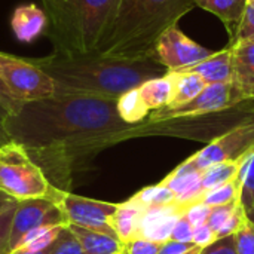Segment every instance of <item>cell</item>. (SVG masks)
I'll use <instances>...</instances> for the list:
<instances>
[{"mask_svg":"<svg viewBox=\"0 0 254 254\" xmlns=\"http://www.w3.org/2000/svg\"><path fill=\"white\" fill-rule=\"evenodd\" d=\"M6 131L28 156L57 182L67 185L74 161L112 144L152 135L146 119L127 124L118 112V100L88 94H55L24 103L9 115Z\"/></svg>","mask_w":254,"mask_h":254,"instance_id":"obj_1","label":"cell"},{"mask_svg":"<svg viewBox=\"0 0 254 254\" xmlns=\"http://www.w3.org/2000/svg\"><path fill=\"white\" fill-rule=\"evenodd\" d=\"M55 85V94H88L118 100L168 70L155 58H115L97 52L58 54L33 60Z\"/></svg>","mask_w":254,"mask_h":254,"instance_id":"obj_2","label":"cell"},{"mask_svg":"<svg viewBox=\"0 0 254 254\" xmlns=\"http://www.w3.org/2000/svg\"><path fill=\"white\" fill-rule=\"evenodd\" d=\"M196 6L195 0H121L95 52L115 58L155 57L159 37Z\"/></svg>","mask_w":254,"mask_h":254,"instance_id":"obj_3","label":"cell"},{"mask_svg":"<svg viewBox=\"0 0 254 254\" xmlns=\"http://www.w3.org/2000/svg\"><path fill=\"white\" fill-rule=\"evenodd\" d=\"M49 19L46 34L58 54L95 52L121 0H43Z\"/></svg>","mask_w":254,"mask_h":254,"instance_id":"obj_4","label":"cell"},{"mask_svg":"<svg viewBox=\"0 0 254 254\" xmlns=\"http://www.w3.org/2000/svg\"><path fill=\"white\" fill-rule=\"evenodd\" d=\"M58 190L21 144L10 141L0 147V192L16 202L39 198L54 202Z\"/></svg>","mask_w":254,"mask_h":254,"instance_id":"obj_5","label":"cell"},{"mask_svg":"<svg viewBox=\"0 0 254 254\" xmlns=\"http://www.w3.org/2000/svg\"><path fill=\"white\" fill-rule=\"evenodd\" d=\"M0 79L21 103L55 95L54 80L33 60L0 52Z\"/></svg>","mask_w":254,"mask_h":254,"instance_id":"obj_6","label":"cell"},{"mask_svg":"<svg viewBox=\"0 0 254 254\" xmlns=\"http://www.w3.org/2000/svg\"><path fill=\"white\" fill-rule=\"evenodd\" d=\"M253 97L237 82L228 83H211L204 88V91L192 101L176 109H159L150 112L147 121L161 122L177 118H192L201 115H210L232 109L241 103L252 101Z\"/></svg>","mask_w":254,"mask_h":254,"instance_id":"obj_7","label":"cell"},{"mask_svg":"<svg viewBox=\"0 0 254 254\" xmlns=\"http://www.w3.org/2000/svg\"><path fill=\"white\" fill-rule=\"evenodd\" d=\"M254 150V119H249L214 137L205 147L188 158L182 165L204 171L220 162L237 161Z\"/></svg>","mask_w":254,"mask_h":254,"instance_id":"obj_8","label":"cell"},{"mask_svg":"<svg viewBox=\"0 0 254 254\" xmlns=\"http://www.w3.org/2000/svg\"><path fill=\"white\" fill-rule=\"evenodd\" d=\"M54 202L63 210L68 225H76L118 238L115 229L112 228V217L118 210V204L82 198L63 189L58 190Z\"/></svg>","mask_w":254,"mask_h":254,"instance_id":"obj_9","label":"cell"},{"mask_svg":"<svg viewBox=\"0 0 254 254\" xmlns=\"http://www.w3.org/2000/svg\"><path fill=\"white\" fill-rule=\"evenodd\" d=\"M68 220L63 210L46 198L19 201L13 214L10 238H9V253H12L19 240L30 231L43 226H67Z\"/></svg>","mask_w":254,"mask_h":254,"instance_id":"obj_10","label":"cell"},{"mask_svg":"<svg viewBox=\"0 0 254 254\" xmlns=\"http://www.w3.org/2000/svg\"><path fill=\"white\" fill-rule=\"evenodd\" d=\"M214 52L216 51H210L188 37L177 25H173L164 31L155 46V58L168 71H177L190 67L211 57Z\"/></svg>","mask_w":254,"mask_h":254,"instance_id":"obj_11","label":"cell"},{"mask_svg":"<svg viewBox=\"0 0 254 254\" xmlns=\"http://www.w3.org/2000/svg\"><path fill=\"white\" fill-rule=\"evenodd\" d=\"M183 213L185 208L177 202L162 207L143 208L137 237L161 244L170 241L173 229Z\"/></svg>","mask_w":254,"mask_h":254,"instance_id":"obj_12","label":"cell"},{"mask_svg":"<svg viewBox=\"0 0 254 254\" xmlns=\"http://www.w3.org/2000/svg\"><path fill=\"white\" fill-rule=\"evenodd\" d=\"M201 176L202 171L192 170L180 164L161 182V185L168 188L176 195V202L186 210L189 205L198 202L204 193L201 188Z\"/></svg>","mask_w":254,"mask_h":254,"instance_id":"obj_13","label":"cell"},{"mask_svg":"<svg viewBox=\"0 0 254 254\" xmlns=\"http://www.w3.org/2000/svg\"><path fill=\"white\" fill-rule=\"evenodd\" d=\"M48 15L34 3L19 4L10 18V27L19 42L31 43L48 30Z\"/></svg>","mask_w":254,"mask_h":254,"instance_id":"obj_14","label":"cell"},{"mask_svg":"<svg viewBox=\"0 0 254 254\" xmlns=\"http://www.w3.org/2000/svg\"><path fill=\"white\" fill-rule=\"evenodd\" d=\"M177 71H190L199 74L207 85L211 83H228L234 82V65H232V51L226 46L222 51H216L211 57Z\"/></svg>","mask_w":254,"mask_h":254,"instance_id":"obj_15","label":"cell"},{"mask_svg":"<svg viewBox=\"0 0 254 254\" xmlns=\"http://www.w3.org/2000/svg\"><path fill=\"white\" fill-rule=\"evenodd\" d=\"M231 51L234 65V82L243 86L254 98V42H240L237 45H232Z\"/></svg>","mask_w":254,"mask_h":254,"instance_id":"obj_16","label":"cell"},{"mask_svg":"<svg viewBox=\"0 0 254 254\" xmlns=\"http://www.w3.org/2000/svg\"><path fill=\"white\" fill-rule=\"evenodd\" d=\"M173 77V95L165 109H176L195 100L207 86V82L196 73L168 71Z\"/></svg>","mask_w":254,"mask_h":254,"instance_id":"obj_17","label":"cell"},{"mask_svg":"<svg viewBox=\"0 0 254 254\" xmlns=\"http://www.w3.org/2000/svg\"><path fill=\"white\" fill-rule=\"evenodd\" d=\"M195 3L198 7L216 15L225 24L231 39L244 16L247 0H195Z\"/></svg>","mask_w":254,"mask_h":254,"instance_id":"obj_18","label":"cell"},{"mask_svg":"<svg viewBox=\"0 0 254 254\" xmlns=\"http://www.w3.org/2000/svg\"><path fill=\"white\" fill-rule=\"evenodd\" d=\"M68 228L79 240L85 254H121L124 252V244L118 238L76 225H68Z\"/></svg>","mask_w":254,"mask_h":254,"instance_id":"obj_19","label":"cell"},{"mask_svg":"<svg viewBox=\"0 0 254 254\" xmlns=\"http://www.w3.org/2000/svg\"><path fill=\"white\" fill-rule=\"evenodd\" d=\"M141 214L143 208L132 199H128L124 204H118V210L112 217V228L115 229L122 244H127L137 237Z\"/></svg>","mask_w":254,"mask_h":254,"instance_id":"obj_20","label":"cell"},{"mask_svg":"<svg viewBox=\"0 0 254 254\" xmlns=\"http://www.w3.org/2000/svg\"><path fill=\"white\" fill-rule=\"evenodd\" d=\"M140 95L150 112L164 109L170 104L173 95V77L167 71L164 76L146 80L138 86Z\"/></svg>","mask_w":254,"mask_h":254,"instance_id":"obj_21","label":"cell"},{"mask_svg":"<svg viewBox=\"0 0 254 254\" xmlns=\"http://www.w3.org/2000/svg\"><path fill=\"white\" fill-rule=\"evenodd\" d=\"M246 156H243L241 159H237V161L220 162V164H216V165L208 167L207 170H204L202 171V176H201V188H202V192L205 193L208 190H213V189H216L219 186H223L226 183H231V182L237 180Z\"/></svg>","mask_w":254,"mask_h":254,"instance_id":"obj_22","label":"cell"},{"mask_svg":"<svg viewBox=\"0 0 254 254\" xmlns=\"http://www.w3.org/2000/svg\"><path fill=\"white\" fill-rule=\"evenodd\" d=\"M118 112L119 116L127 124H132V125L144 122L150 115V110L146 107L138 88L127 91L118 98Z\"/></svg>","mask_w":254,"mask_h":254,"instance_id":"obj_23","label":"cell"},{"mask_svg":"<svg viewBox=\"0 0 254 254\" xmlns=\"http://www.w3.org/2000/svg\"><path fill=\"white\" fill-rule=\"evenodd\" d=\"M63 228L64 226H43V228L33 229L19 240L16 249H25V250H31V252H43V250L49 249L57 241Z\"/></svg>","mask_w":254,"mask_h":254,"instance_id":"obj_24","label":"cell"},{"mask_svg":"<svg viewBox=\"0 0 254 254\" xmlns=\"http://www.w3.org/2000/svg\"><path fill=\"white\" fill-rule=\"evenodd\" d=\"M135 204H138L141 208H150V207H162V205H170L176 202V195L165 188L164 185H156V186H149L135 193L131 198Z\"/></svg>","mask_w":254,"mask_h":254,"instance_id":"obj_25","label":"cell"},{"mask_svg":"<svg viewBox=\"0 0 254 254\" xmlns=\"http://www.w3.org/2000/svg\"><path fill=\"white\" fill-rule=\"evenodd\" d=\"M237 179L241 185L240 201L249 213L254 208V150L244 158L243 167Z\"/></svg>","mask_w":254,"mask_h":254,"instance_id":"obj_26","label":"cell"},{"mask_svg":"<svg viewBox=\"0 0 254 254\" xmlns=\"http://www.w3.org/2000/svg\"><path fill=\"white\" fill-rule=\"evenodd\" d=\"M240 193H241V185L237 180L226 183L223 186H219L213 190L205 192L201 199L198 202H202L208 207H219V205H226L231 202H235L240 199Z\"/></svg>","mask_w":254,"mask_h":254,"instance_id":"obj_27","label":"cell"},{"mask_svg":"<svg viewBox=\"0 0 254 254\" xmlns=\"http://www.w3.org/2000/svg\"><path fill=\"white\" fill-rule=\"evenodd\" d=\"M49 254H85L79 240L70 231L68 225L63 228L61 234L58 235L57 241L51 247Z\"/></svg>","mask_w":254,"mask_h":254,"instance_id":"obj_28","label":"cell"},{"mask_svg":"<svg viewBox=\"0 0 254 254\" xmlns=\"http://www.w3.org/2000/svg\"><path fill=\"white\" fill-rule=\"evenodd\" d=\"M254 36V0H247L246 3V10H244V16L237 28V31L234 33V36L229 39L228 45H237L240 42L244 40H250Z\"/></svg>","mask_w":254,"mask_h":254,"instance_id":"obj_29","label":"cell"},{"mask_svg":"<svg viewBox=\"0 0 254 254\" xmlns=\"http://www.w3.org/2000/svg\"><path fill=\"white\" fill-rule=\"evenodd\" d=\"M16 204L18 202L13 201L0 210V254H9V238Z\"/></svg>","mask_w":254,"mask_h":254,"instance_id":"obj_30","label":"cell"},{"mask_svg":"<svg viewBox=\"0 0 254 254\" xmlns=\"http://www.w3.org/2000/svg\"><path fill=\"white\" fill-rule=\"evenodd\" d=\"M246 220H247V211H246V208L243 207V204L240 201L237 204L235 210L232 211V214L229 216V219L226 220V223L217 232V240L219 238H223V237L235 235L243 228V225L246 223Z\"/></svg>","mask_w":254,"mask_h":254,"instance_id":"obj_31","label":"cell"},{"mask_svg":"<svg viewBox=\"0 0 254 254\" xmlns=\"http://www.w3.org/2000/svg\"><path fill=\"white\" fill-rule=\"evenodd\" d=\"M238 254H254V225L247 216L243 228L234 235Z\"/></svg>","mask_w":254,"mask_h":254,"instance_id":"obj_32","label":"cell"},{"mask_svg":"<svg viewBox=\"0 0 254 254\" xmlns=\"http://www.w3.org/2000/svg\"><path fill=\"white\" fill-rule=\"evenodd\" d=\"M161 247H162L161 243H153L150 240L135 237L129 243L124 244L122 254H158Z\"/></svg>","mask_w":254,"mask_h":254,"instance_id":"obj_33","label":"cell"},{"mask_svg":"<svg viewBox=\"0 0 254 254\" xmlns=\"http://www.w3.org/2000/svg\"><path fill=\"white\" fill-rule=\"evenodd\" d=\"M238 202H240V199L235 201V202L226 204V205L211 207V213H210V217H208L207 225L217 234L220 231V228L226 223V220L229 219V216L232 214V211L235 210V207H237Z\"/></svg>","mask_w":254,"mask_h":254,"instance_id":"obj_34","label":"cell"},{"mask_svg":"<svg viewBox=\"0 0 254 254\" xmlns=\"http://www.w3.org/2000/svg\"><path fill=\"white\" fill-rule=\"evenodd\" d=\"M193 225L188 220V217L185 216V213L180 216V219L177 220L173 234H171V241L176 243H183V244H193L192 238H193Z\"/></svg>","mask_w":254,"mask_h":254,"instance_id":"obj_35","label":"cell"},{"mask_svg":"<svg viewBox=\"0 0 254 254\" xmlns=\"http://www.w3.org/2000/svg\"><path fill=\"white\" fill-rule=\"evenodd\" d=\"M210 213H211V207H208L202 202H195L185 210V216L193 225V228L205 225L208 222Z\"/></svg>","mask_w":254,"mask_h":254,"instance_id":"obj_36","label":"cell"},{"mask_svg":"<svg viewBox=\"0 0 254 254\" xmlns=\"http://www.w3.org/2000/svg\"><path fill=\"white\" fill-rule=\"evenodd\" d=\"M199 254H238L235 247V237L229 235V237L219 238L208 247L201 249Z\"/></svg>","mask_w":254,"mask_h":254,"instance_id":"obj_37","label":"cell"},{"mask_svg":"<svg viewBox=\"0 0 254 254\" xmlns=\"http://www.w3.org/2000/svg\"><path fill=\"white\" fill-rule=\"evenodd\" d=\"M214 241H217V234L205 223V225H201V226H196L193 229V238H192V243L199 247V249H204V247H208L210 244H213Z\"/></svg>","mask_w":254,"mask_h":254,"instance_id":"obj_38","label":"cell"},{"mask_svg":"<svg viewBox=\"0 0 254 254\" xmlns=\"http://www.w3.org/2000/svg\"><path fill=\"white\" fill-rule=\"evenodd\" d=\"M0 104L9 112V115H15L19 112V109L22 107L24 103H21L19 100H16L12 92L6 88V85L3 83V80L0 79Z\"/></svg>","mask_w":254,"mask_h":254,"instance_id":"obj_39","label":"cell"},{"mask_svg":"<svg viewBox=\"0 0 254 254\" xmlns=\"http://www.w3.org/2000/svg\"><path fill=\"white\" fill-rule=\"evenodd\" d=\"M193 247H196L195 244H183V243H176V241H167L162 244L161 250L158 254H185L190 252Z\"/></svg>","mask_w":254,"mask_h":254,"instance_id":"obj_40","label":"cell"},{"mask_svg":"<svg viewBox=\"0 0 254 254\" xmlns=\"http://www.w3.org/2000/svg\"><path fill=\"white\" fill-rule=\"evenodd\" d=\"M7 118H9V112L0 104V147L12 141L9 134H7V131H6V121H7Z\"/></svg>","mask_w":254,"mask_h":254,"instance_id":"obj_41","label":"cell"},{"mask_svg":"<svg viewBox=\"0 0 254 254\" xmlns=\"http://www.w3.org/2000/svg\"><path fill=\"white\" fill-rule=\"evenodd\" d=\"M51 247L46 249V250H43V252H31V250H25V249H16V250H13L12 253L9 254H49L51 253Z\"/></svg>","mask_w":254,"mask_h":254,"instance_id":"obj_42","label":"cell"},{"mask_svg":"<svg viewBox=\"0 0 254 254\" xmlns=\"http://www.w3.org/2000/svg\"><path fill=\"white\" fill-rule=\"evenodd\" d=\"M15 199H12L10 196H7V195H4L3 192H0V210L1 208H4L6 205H9L10 202H13Z\"/></svg>","mask_w":254,"mask_h":254,"instance_id":"obj_43","label":"cell"},{"mask_svg":"<svg viewBox=\"0 0 254 254\" xmlns=\"http://www.w3.org/2000/svg\"><path fill=\"white\" fill-rule=\"evenodd\" d=\"M199 252H201V249H199V247H193L190 252H188V253H185V254H199Z\"/></svg>","mask_w":254,"mask_h":254,"instance_id":"obj_44","label":"cell"},{"mask_svg":"<svg viewBox=\"0 0 254 254\" xmlns=\"http://www.w3.org/2000/svg\"><path fill=\"white\" fill-rule=\"evenodd\" d=\"M250 40H253V42H254V36H253V37H252V39H250Z\"/></svg>","mask_w":254,"mask_h":254,"instance_id":"obj_45","label":"cell"},{"mask_svg":"<svg viewBox=\"0 0 254 254\" xmlns=\"http://www.w3.org/2000/svg\"><path fill=\"white\" fill-rule=\"evenodd\" d=\"M252 211H254V208H253V210H252Z\"/></svg>","mask_w":254,"mask_h":254,"instance_id":"obj_46","label":"cell"},{"mask_svg":"<svg viewBox=\"0 0 254 254\" xmlns=\"http://www.w3.org/2000/svg\"><path fill=\"white\" fill-rule=\"evenodd\" d=\"M121 254H122V253H121Z\"/></svg>","mask_w":254,"mask_h":254,"instance_id":"obj_47","label":"cell"}]
</instances>
